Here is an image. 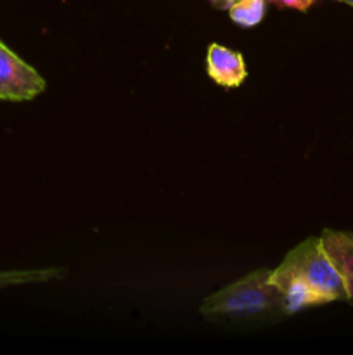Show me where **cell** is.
I'll list each match as a JSON object with an SVG mask.
<instances>
[{
	"label": "cell",
	"mask_w": 353,
	"mask_h": 355,
	"mask_svg": "<svg viewBox=\"0 0 353 355\" xmlns=\"http://www.w3.org/2000/svg\"><path fill=\"white\" fill-rule=\"evenodd\" d=\"M279 267L300 279L308 290H311L320 298L324 305L339 300L346 302L345 284H343L338 269L322 246L320 236L308 238L294 246L284 257Z\"/></svg>",
	"instance_id": "7a4b0ae2"
},
{
	"label": "cell",
	"mask_w": 353,
	"mask_h": 355,
	"mask_svg": "<svg viewBox=\"0 0 353 355\" xmlns=\"http://www.w3.org/2000/svg\"><path fill=\"white\" fill-rule=\"evenodd\" d=\"M266 0H237L228 9V16L237 26L253 28L265 17Z\"/></svg>",
	"instance_id": "52a82bcc"
},
{
	"label": "cell",
	"mask_w": 353,
	"mask_h": 355,
	"mask_svg": "<svg viewBox=\"0 0 353 355\" xmlns=\"http://www.w3.org/2000/svg\"><path fill=\"white\" fill-rule=\"evenodd\" d=\"M338 2H343V3H348V6L353 7V0H338Z\"/></svg>",
	"instance_id": "9c48e42d"
},
{
	"label": "cell",
	"mask_w": 353,
	"mask_h": 355,
	"mask_svg": "<svg viewBox=\"0 0 353 355\" xmlns=\"http://www.w3.org/2000/svg\"><path fill=\"white\" fill-rule=\"evenodd\" d=\"M279 9H294L300 12H307L317 0H270Z\"/></svg>",
	"instance_id": "ba28073f"
},
{
	"label": "cell",
	"mask_w": 353,
	"mask_h": 355,
	"mask_svg": "<svg viewBox=\"0 0 353 355\" xmlns=\"http://www.w3.org/2000/svg\"><path fill=\"white\" fill-rule=\"evenodd\" d=\"M66 274L64 269H17L0 270V288L24 286V284L47 283V281L61 279Z\"/></svg>",
	"instance_id": "8992f818"
},
{
	"label": "cell",
	"mask_w": 353,
	"mask_h": 355,
	"mask_svg": "<svg viewBox=\"0 0 353 355\" xmlns=\"http://www.w3.org/2000/svg\"><path fill=\"white\" fill-rule=\"evenodd\" d=\"M206 71L217 85L225 89H235L248 78L244 55L221 44H210L208 47Z\"/></svg>",
	"instance_id": "277c9868"
},
{
	"label": "cell",
	"mask_w": 353,
	"mask_h": 355,
	"mask_svg": "<svg viewBox=\"0 0 353 355\" xmlns=\"http://www.w3.org/2000/svg\"><path fill=\"white\" fill-rule=\"evenodd\" d=\"M320 241L341 276L346 290V302L353 305V234L348 231L324 229Z\"/></svg>",
	"instance_id": "5b68a950"
},
{
	"label": "cell",
	"mask_w": 353,
	"mask_h": 355,
	"mask_svg": "<svg viewBox=\"0 0 353 355\" xmlns=\"http://www.w3.org/2000/svg\"><path fill=\"white\" fill-rule=\"evenodd\" d=\"M45 78L0 40V101L24 103L40 96Z\"/></svg>",
	"instance_id": "3957f363"
},
{
	"label": "cell",
	"mask_w": 353,
	"mask_h": 355,
	"mask_svg": "<svg viewBox=\"0 0 353 355\" xmlns=\"http://www.w3.org/2000/svg\"><path fill=\"white\" fill-rule=\"evenodd\" d=\"M235 2H237V0H234V3H235Z\"/></svg>",
	"instance_id": "30bf717a"
},
{
	"label": "cell",
	"mask_w": 353,
	"mask_h": 355,
	"mask_svg": "<svg viewBox=\"0 0 353 355\" xmlns=\"http://www.w3.org/2000/svg\"><path fill=\"white\" fill-rule=\"evenodd\" d=\"M199 314L208 321L237 329L262 328L289 315L282 293L272 281V270L265 267L204 298Z\"/></svg>",
	"instance_id": "6da1fadb"
}]
</instances>
